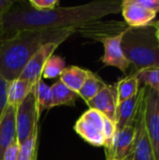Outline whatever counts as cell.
Segmentation results:
<instances>
[{
	"instance_id": "obj_1",
	"label": "cell",
	"mask_w": 159,
	"mask_h": 160,
	"mask_svg": "<svg viewBox=\"0 0 159 160\" xmlns=\"http://www.w3.org/2000/svg\"><path fill=\"white\" fill-rule=\"evenodd\" d=\"M121 1H94L75 7H56L48 10L32 8L28 2L15 1L0 19L2 36L24 30L77 28L121 11Z\"/></svg>"
},
{
	"instance_id": "obj_2",
	"label": "cell",
	"mask_w": 159,
	"mask_h": 160,
	"mask_svg": "<svg viewBox=\"0 0 159 160\" xmlns=\"http://www.w3.org/2000/svg\"><path fill=\"white\" fill-rule=\"evenodd\" d=\"M76 28L24 30L0 38V76L8 82L18 79L32 56L44 45L63 43Z\"/></svg>"
},
{
	"instance_id": "obj_3",
	"label": "cell",
	"mask_w": 159,
	"mask_h": 160,
	"mask_svg": "<svg viewBox=\"0 0 159 160\" xmlns=\"http://www.w3.org/2000/svg\"><path fill=\"white\" fill-rule=\"evenodd\" d=\"M157 25L152 23L143 27H128L122 38V51L139 72L149 68H159V41Z\"/></svg>"
},
{
	"instance_id": "obj_4",
	"label": "cell",
	"mask_w": 159,
	"mask_h": 160,
	"mask_svg": "<svg viewBox=\"0 0 159 160\" xmlns=\"http://www.w3.org/2000/svg\"><path fill=\"white\" fill-rule=\"evenodd\" d=\"M38 120L37 99L33 88L24 100L16 107V133L17 142L20 146L38 128Z\"/></svg>"
},
{
	"instance_id": "obj_5",
	"label": "cell",
	"mask_w": 159,
	"mask_h": 160,
	"mask_svg": "<svg viewBox=\"0 0 159 160\" xmlns=\"http://www.w3.org/2000/svg\"><path fill=\"white\" fill-rule=\"evenodd\" d=\"M146 94L141 102L137 115L134 120L135 136L133 142V151L130 160H155L151 142L145 126Z\"/></svg>"
},
{
	"instance_id": "obj_6",
	"label": "cell",
	"mask_w": 159,
	"mask_h": 160,
	"mask_svg": "<svg viewBox=\"0 0 159 160\" xmlns=\"http://www.w3.org/2000/svg\"><path fill=\"white\" fill-rule=\"evenodd\" d=\"M103 114L89 109L76 122L74 130L88 143L94 146H103Z\"/></svg>"
},
{
	"instance_id": "obj_7",
	"label": "cell",
	"mask_w": 159,
	"mask_h": 160,
	"mask_svg": "<svg viewBox=\"0 0 159 160\" xmlns=\"http://www.w3.org/2000/svg\"><path fill=\"white\" fill-rule=\"evenodd\" d=\"M145 126L155 160H159V94L150 87L145 100Z\"/></svg>"
},
{
	"instance_id": "obj_8",
	"label": "cell",
	"mask_w": 159,
	"mask_h": 160,
	"mask_svg": "<svg viewBox=\"0 0 159 160\" xmlns=\"http://www.w3.org/2000/svg\"><path fill=\"white\" fill-rule=\"evenodd\" d=\"M129 26L127 23L117 21H95L85 24H82L76 28L75 34L95 40H101L102 38L117 36L125 32Z\"/></svg>"
},
{
	"instance_id": "obj_9",
	"label": "cell",
	"mask_w": 159,
	"mask_h": 160,
	"mask_svg": "<svg viewBox=\"0 0 159 160\" xmlns=\"http://www.w3.org/2000/svg\"><path fill=\"white\" fill-rule=\"evenodd\" d=\"M125 32L114 37L102 38L100 40L104 46V54L100 60L105 66L115 67L126 74L127 70L130 67V63L125 56L121 47V42Z\"/></svg>"
},
{
	"instance_id": "obj_10",
	"label": "cell",
	"mask_w": 159,
	"mask_h": 160,
	"mask_svg": "<svg viewBox=\"0 0 159 160\" xmlns=\"http://www.w3.org/2000/svg\"><path fill=\"white\" fill-rule=\"evenodd\" d=\"M61 45L60 43H49L42 46L29 60L19 78L24 79L36 84L42 78V71L48 59L53 54L54 51Z\"/></svg>"
},
{
	"instance_id": "obj_11",
	"label": "cell",
	"mask_w": 159,
	"mask_h": 160,
	"mask_svg": "<svg viewBox=\"0 0 159 160\" xmlns=\"http://www.w3.org/2000/svg\"><path fill=\"white\" fill-rule=\"evenodd\" d=\"M121 11L126 23L129 27H143L153 23L157 12L141 6L137 0L122 1Z\"/></svg>"
},
{
	"instance_id": "obj_12",
	"label": "cell",
	"mask_w": 159,
	"mask_h": 160,
	"mask_svg": "<svg viewBox=\"0 0 159 160\" xmlns=\"http://www.w3.org/2000/svg\"><path fill=\"white\" fill-rule=\"evenodd\" d=\"M147 88L148 86L142 85V87H140V90L135 97L117 105L115 116L116 131L122 130L126 127L134 124V120L137 115L139 107L147 92Z\"/></svg>"
},
{
	"instance_id": "obj_13",
	"label": "cell",
	"mask_w": 159,
	"mask_h": 160,
	"mask_svg": "<svg viewBox=\"0 0 159 160\" xmlns=\"http://www.w3.org/2000/svg\"><path fill=\"white\" fill-rule=\"evenodd\" d=\"M89 109L101 112L105 117L115 123L117 109V92L116 86L106 85L96 97L86 103Z\"/></svg>"
},
{
	"instance_id": "obj_14",
	"label": "cell",
	"mask_w": 159,
	"mask_h": 160,
	"mask_svg": "<svg viewBox=\"0 0 159 160\" xmlns=\"http://www.w3.org/2000/svg\"><path fill=\"white\" fill-rule=\"evenodd\" d=\"M135 130L134 124L116 131L113 143L107 160H130L133 151Z\"/></svg>"
},
{
	"instance_id": "obj_15",
	"label": "cell",
	"mask_w": 159,
	"mask_h": 160,
	"mask_svg": "<svg viewBox=\"0 0 159 160\" xmlns=\"http://www.w3.org/2000/svg\"><path fill=\"white\" fill-rule=\"evenodd\" d=\"M17 141L16 133V107L8 105L0 118V160L7 148Z\"/></svg>"
},
{
	"instance_id": "obj_16",
	"label": "cell",
	"mask_w": 159,
	"mask_h": 160,
	"mask_svg": "<svg viewBox=\"0 0 159 160\" xmlns=\"http://www.w3.org/2000/svg\"><path fill=\"white\" fill-rule=\"evenodd\" d=\"M51 107L57 106H74L78 94L69 89L60 80L54 82L51 87Z\"/></svg>"
},
{
	"instance_id": "obj_17",
	"label": "cell",
	"mask_w": 159,
	"mask_h": 160,
	"mask_svg": "<svg viewBox=\"0 0 159 160\" xmlns=\"http://www.w3.org/2000/svg\"><path fill=\"white\" fill-rule=\"evenodd\" d=\"M117 92V105L135 97L140 90V81L138 78V72L131 71L129 75L120 80L116 84Z\"/></svg>"
},
{
	"instance_id": "obj_18",
	"label": "cell",
	"mask_w": 159,
	"mask_h": 160,
	"mask_svg": "<svg viewBox=\"0 0 159 160\" xmlns=\"http://www.w3.org/2000/svg\"><path fill=\"white\" fill-rule=\"evenodd\" d=\"M34 85L29 81L21 78L10 82L7 90V104L14 107L19 106L29 93L32 92Z\"/></svg>"
},
{
	"instance_id": "obj_19",
	"label": "cell",
	"mask_w": 159,
	"mask_h": 160,
	"mask_svg": "<svg viewBox=\"0 0 159 160\" xmlns=\"http://www.w3.org/2000/svg\"><path fill=\"white\" fill-rule=\"evenodd\" d=\"M90 70L83 69L77 66L66 67L62 74L60 75V81L67 85L69 89L78 94L85 80L87 79Z\"/></svg>"
},
{
	"instance_id": "obj_20",
	"label": "cell",
	"mask_w": 159,
	"mask_h": 160,
	"mask_svg": "<svg viewBox=\"0 0 159 160\" xmlns=\"http://www.w3.org/2000/svg\"><path fill=\"white\" fill-rule=\"evenodd\" d=\"M106 82L97 75L89 71L87 79L85 80L83 85L78 92V96L82 98L86 103L96 97L103 88L106 87Z\"/></svg>"
},
{
	"instance_id": "obj_21",
	"label": "cell",
	"mask_w": 159,
	"mask_h": 160,
	"mask_svg": "<svg viewBox=\"0 0 159 160\" xmlns=\"http://www.w3.org/2000/svg\"><path fill=\"white\" fill-rule=\"evenodd\" d=\"M34 91L37 99V107L38 116L40 117L41 113L45 110L52 109L51 107V89L41 79L37 81V82L34 86Z\"/></svg>"
},
{
	"instance_id": "obj_22",
	"label": "cell",
	"mask_w": 159,
	"mask_h": 160,
	"mask_svg": "<svg viewBox=\"0 0 159 160\" xmlns=\"http://www.w3.org/2000/svg\"><path fill=\"white\" fill-rule=\"evenodd\" d=\"M37 137L38 128H37L33 134L20 146V152L17 160H37Z\"/></svg>"
},
{
	"instance_id": "obj_23",
	"label": "cell",
	"mask_w": 159,
	"mask_h": 160,
	"mask_svg": "<svg viewBox=\"0 0 159 160\" xmlns=\"http://www.w3.org/2000/svg\"><path fill=\"white\" fill-rule=\"evenodd\" d=\"M66 68V62L64 58L59 55L52 54L48 61L42 71V77L46 79H52L60 76Z\"/></svg>"
},
{
	"instance_id": "obj_24",
	"label": "cell",
	"mask_w": 159,
	"mask_h": 160,
	"mask_svg": "<svg viewBox=\"0 0 159 160\" xmlns=\"http://www.w3.org/2000/svg\"><path fill=\"white\" fill-rule=\"evenodd\" d=\"M140 84L146 85L159 94V68H149L138 72Z\"/></svg>"
},
{
	"instance_id": "obj_25",
	"label": "cell",
	"mask_w": 159,
	"mask_h": 160,
	"mask_svg": "<svg viewBox=\"0 0 159 160\" xmlns=\"http://www.w3.org/2000/svg\"><path fill=\"white\" fill-rule=\"evenodd\" d=\"M104 116V115H103ZM116 132V128H115V123L108 119L107 117H103V137H104V147H105V153L106 157L110 154L112 143H113V139L114 135Z\"/></svg>"
},
{
	"instance_id": "obj_26",
	"label": "cell",
	"mask_w": 159,
	"mask_h": 160,
	"mask_svg": "<svg viewBox=\"0 0 159 160\" xmlns=\"http://www.w3.org/2000/svg\"><path fill=\"white\" fill-rule=\"evenodd\" d=\"M9 82L0 76V118L7 106V90Z\"/></svg>"
},
{
	"instance_id": "obj_27",
	"label": "cell",
	"mask_w": 159,
	"mask_h": 160,
	"mask_svg": "<svg viewBox=\"0 0 159 160\" xmlns=\"http://www.w3.org/2000/svg\"><path fill=\"white\" fill-rule=\"evenodd\" d=\"M28 3L35 9L48 10L58 7L60 2L58 0H30Z\"/></svg>"
},
{
	"instance_id": "obj_28",
	"label": "cell",
	"mask_w": 159,
	"mask_h": 160,
	"mask_svg": "<svg viewBox=\"0 0 159 160\" xmlns=\"http://www.w3.org/2000/svg\"><path fill=\"white\" fill-rule=\"evenodd\" d=\"M20 152V144L17 141L13 142L5 151L3 160H17Z\"/></svg>"
},
{
	"instance_id": "obj_29",
	"label": "cell",
	"mask_w": 159,
	"mask_h": 160,
	"mask_svg": "<svg viewBox=\"0 0 159 160\" xmlns=\"http://www.w3.org/2000/svg\"><path fill=\"white\" fill-rule=\"evenodd\" d=\"M143 8L155 12H159V0H137Z\"/></svg>"
},
{
	"instance_id": "obj_30",
	"label": "cell",
	"mask_w": 159,
	"mask_h": 160,
	"mask_svg": "<svg viewBox=\"0 0 159 160\" xmlns=\"http://www.w3.org/2000/svg\"><path fill=\"white\" fill-rule=\"evenodd\" d=\"M14 2L15 1L12 0H0V19L7 11L9 10V8L14 4Z\"/></svg>"
},
{
	"instance_id": "obj_31",
	"label": "cell",
	"mask_w": 159,
	"mask_h": 160,
	"mask_svg": "<svg viewBox=\"0 0 159 160\" xmlns=\"http://www.w3.org/2000/svg\"><path fill=\"white\" fill-rule=\"evenodd\" d=\"M157 38L159 41V27H157Z\"/></svg>"
},
{
	"instance_id": "obj_32",
	"label": "cell",
	"mask_w": 159,
	"mask_h": 160,
	"mask_svg": "<svg viewBox=\"0 0 159 160\" xmlns=\"http://www.w3.org/2000/svg\"><path fill=\"white\" fill-rule=\"evenodd\" d=\"M2 34H3V32H2V27H1V23H0V38L2 37Z\"/></svg>"
},
{
	"instance_id": "obj_33",
	"label": "cell",
	"mask_w": 159,
	"mask_h": 160,
	"mask_svg": "<svg viewBox=\"0 0 159 160\" xmlns=\"http://www.w3.org/2000/svg\"><path fill=\"white\" fill-rule=\"evenodd\" d=\"M157 24H159V22H157Z\"/></svg>"
}]
</instances>
